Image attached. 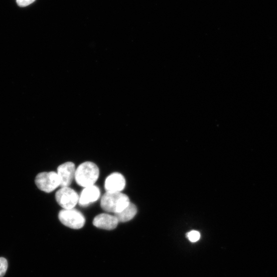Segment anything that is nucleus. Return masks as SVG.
<instances>
[{
  "label": "nucleus",
  "instance_id": "f257e3e1",
  "mask_svg": "<svg viewBox=\"0 0 277 277\" xmlns=\"http://www.w3.org/2000/svg\"><path fill=\"white\" fill-rule=\"evenodd\" d=\"M129 197L121 192H108L101 200L102 209L109 213H118L124 210L130 203Z\"/></svg>",
  "mask_w": 277,
  "mask_h": 277
},
{
  "label": "nucleus",
  "instance_id": "7ed1b4c3",
  "mask_svg": "<svg viewBox=\"0 0 277 277\" xmlns=\"http://www.w3.org/2000/svg\"><path fill=\"white\" fill-rule=\"evenodd\" d=\"M38 188L47 193L53 192L60 186V180L57 173L55 171L41 172L35 178Z\"/></svg>",
  "mask_w": 277,
  "mask_h": 277
},
{
  "label": "nucleus",
  "instance_id": "6e6552de",
  "mask_svg": "<svg viewBox=\"0 0 277 277\" xmlns=\"http://www.w3.org/2000/svg\"><path fill=\"white\" fill-rule=\"evenodd\" d=\"M119 223L115 216L107 214H100L97 216L93 221V224L96 227L110 231L115 229Z\"/></svg>",
  "mask_w": 277,
  "mask_h": 277
},
{
  "label": "nucleus",
  "instance_id": "f8f14e48",
  "mask_svg": "<svg viewBox=\"0 0 277 277\" xmlns=\"http://www.w3.org/2000/svg\"><path fill=\"white\" fill-rule=\"evenodd\" d=\"M187 237L190 241L196 242L200 238V234L196 231H192L187 234Z\"/></svg>",
  "mask_w": 277,
  "mask_h": 277
},
{
  "label": "nucleus",
  "instance_id": "20e7f679",
  "mask_svg": "<svg viewBox=\"0 0 277 277\" xmlns=\"http://www.w3.org/2000/svg\"><path fill=\"white\" fill-rule=\"evenodd\" d=\"M59 219L64 226L73 229H81L85 223L83 214L74 209L61 210L59 213Z\"/></svg>",
  "mask_w": 277,
  "mask_h": 277
},
{
  "label": "nucleus",
  "instance_id": "f03ea898",
  "mask_svg": "<svg viewBox=\"0 0 277 277\" xmlns=\"http://www.w3.org/2000/svg\"><path fill=\"white\" fill-rule=\"evenodd\" d=\"M99 176L97 165L92 162H85L76 169L75 179L79 186L85 188L94 185Z\"/></svg>",
  "mask_w": 277,
  "mask_h": 277
},
{
  "label": "nucleus",
  "instance_id": "9b49d317",
  "mask_svg": "<svg viewBox=\"0 0 277 277\" xmlns=\"http://www.w3.org/2000/svg\"><path fill=\"white\" fill-rule=\"evenodd\" d=\"M8 263L7 260L3 257L0 258V277H3L7 270Z\"/></svg>",
  "mask_w": 277,
  "mask_h": 277
},
{
  "label": "nucleus",
  "instance_id": "1a4fd4ad",
  "mask_svg": "<svg viewBox=\"0 0 277 277\" xmlns=\"http://www.w3.org/2000/svg\"><path fill=\"white\" fill-rule=\"evenodd\" d=\"M100 191L99 188L95 185L85 187L79 199V203L81 206H86L96 202L99 198Z\"/></svg>",
  "mask_w": 277,
  "mask_h": 277
},
{
  "label": "nucleus",
  "instance_id": "0eeeda50",
  "mask_svg": "<svg viewBox=\"0 0 277 277\" xmlns=\"http://www.w3.org/2000/svg\"><path fill=\"white\" fill-rule=\"evenodd\" d=\"M126 185L124 176L119 172L110 175L105 182V188L108 192H121Z\"/></svg>",
  "mask_w": 277,
  "mask_h": 277
},
{
  "label": "nucleus",
  "instance_id": "9d476101",
  "mask_svg": "<svg viewBox=\"0 0 277 277\" xmlns=\"http://www.w3.org/2000/svg\"><path fill=\"white\" fill-rule=\"evenodd\" d=\"M137 213V208L136 206L130 203L124 210L115 214V216L117 218L119 222H126L133 219Z\"/></svg>",
  "mask_w": 277,
  "mask_h": 277
},
{
  "label": "nucleus",
  "instance_id": "39448f33",
  "mask_svg": "<svg viewBox=\"0 0 277 277\" xmlns=\"http://www.w3.org/2000/svg\"><path fill=\"white\" fill-rule=\"evenodd\" d=\"M57 203L64 210L74 209L79 202V196L74 189L69 187H61L56 194Z\"/></svg>",
  "mask_w": 277,
  "mask_h": 277
},
{
  "label": "nucleus",
  "instance_id": "ddd939ff",
  "mask_svg": "<svg viewBox=\"0 0 277 277\" xmlns=\"http://www.w3.org/2000/svg\"><path fill=\"white\" fill-rule=\"evenodd\" d=\"M36 0H16V3L20 7H26L32 4Z\"/></svg>",
  "mask_w": 277,
  "mask_h": 277
},
{
  "label": "nucleus",
  "instance_id": "423d86ee",
  "mask_svg": "<svg viewBox=\"0 0 277 277\" xmlns=\"http://www.w3.org/2000/svg\"><path fill=\"white\" fill-rule=\"evenodd\" d=\"M75 165L68 162L60 165L57 169V174L60 180V186L69 187L75 177Z\"/></svg>",
  "mask_w": 277,
  "mask_h": 277
}]
</instances>
